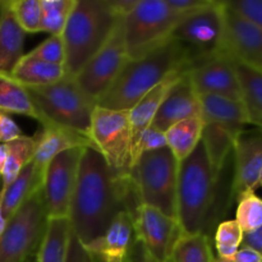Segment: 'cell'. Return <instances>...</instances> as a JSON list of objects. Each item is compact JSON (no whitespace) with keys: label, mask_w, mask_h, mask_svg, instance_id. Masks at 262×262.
<instances>
[{"label":"cell","mask_w":262,"mask_h":262,"mask_svg":"<svg viewBox=\"0 0 262 262\" xmlns=\"http://www.w3.org/2000/svg\"><path fill=\"white\" fill-rule=\"evenodd\" d=\"M0 112L32 118L42 123V115L38 112L27 89L12 77L0 74Z\"/></svg>","instance_id":"83f0119b"},{"label":"cell","mask_w":262,"mask_h":262,"mask_svg":"<svg viewBox=\"0 0 262 262\" xmlns=\"http://www.w3.org/2000/svg\"><path fill=\"white\" fill-rule=\"evenodd\" d=\"M234 152V178L232 193L237 199L241 193L255 191L262 170V129L238 133L233 145Z\"/></svg>","instance_id":"2e32d148"},{"label":"cell","mask_w":262,"mask_h":262,"mask_svg":"<svg viewBox=\"0 0 262 262\" xmlns=\"http://www.w3.org/2000/svg\"><path fill=\"white\" fill-rule=\"evenodd\" d=\"M83 148L86 147L71 148L59 154L46 168L42 181V196L48 220L69 217Z\"/></svg>","instance_id":"7c38bea8"},{"label":"cell","mask_w":262,"mask_h":262,"mask_svg":"<svg viewBox=\"0 0 262 262\" xmlns=\"http://www.w3.org/2000/svg\"><path fill=\"white\" fill-rule=\"evenodd\" d=\"M217 179L201 141L178 168L177 219L183 233H204L214 205Z\"/></svg>","instance_id":"277c9868"},{"label":"cell","mask_w":262,"mask_h":262,"mask_svg":"<svg viewBox=\"0 0 262 262\" xmlns=\"http://www.w3.org/2000/svg\"><path fill=\"white\" fill-rule=\"evenodd\" d=\"M238 206L235 211V222L242 229L243 234L258 229L262 225V199L255 191H247L237 197Z\"/></svg>","instance_id":"d6a6232c"},{"label":"cell","mask_w":262,"mask_h":262,"mask_svg":"<svg viewBox=\"0 0 262 262\" xmlns=\"http://www.w3.org/2000/svg\"><path fill=\"white\" fill-rule=\"evenodd\" d=\"M10 77L25 87L48 86L63 79L66 69L63 66L46 63L30 54H25Z\"/></svg>","instance_id":"484cf974"},{"label":"cell","mask_w":262,"mask_h":262,"mask_svg":"<svg viewBox=\"0 0 262 262\" xmlns=\"http://www.w3.org/2000/svg\"><path fill=\"white\" fill-rule=\"evenodd\" d=\"M91 256H92V255H91ZM92 262H101V261H100L97 257H95V256H92Z\"/></svg>","instance_id":"f907efd6"},{"label":"cell","mask_w":262,"mask_h":262,"mask_svg":"<svg viewBox=\"0 0 262 262\" xmlns=\"http://www.w3.org/2000/svg\"><path fill=\"white\" fill-rule=\"evenodd\" d=\"M30 262H36V258H32V260H31Z\"/></svg>","instance_id":"816d5d0a"},{"label":"cell","mask_w":262,"mask_h":262,"mask_svg":"<svg viewBox=\"0 0 262 262\" xmlns=\"http://www.w3.org/2000/svg\"><path fill=\"white\" fill-rule=\"evenodd\" d=\"M212 262H217V260H216V258H214V261H212Z\"/></svg>","instance_id":"f5cc1de1"},{"label":"cell","mask_w":262,"mask_h":262,"mask_svg":"<svg viewBox=\"0 0 262 262\" xmlns=\"http://www.w3.org/2000/svg\"><path fill=\"white\" fill-rule=\"evenodd\" d=\"M199 96L217 95L228 99L243 101L241 89L232 59L224 53L197 61L187 72Z\"/></svg>","instance_id":"9a60e30c"},{"label":"cell","mask_w":262,"mask_h":262,"mask_svg":"<svg viewBox=\"0 0 262 262\" xmlns=\"http://www.w3.org/2000/svg\"><path fill=\"white\" fill-rule=\"evenodd\" d=\"M43 174L30 161L20 170L17 178L3 192V215L8 220L18 211L20 206L32 196L35 192L42 188Z\"/></svg>","instance_id":"603a6c76"},{"label":"cell","mask_w":262,"mask_h":262,"mask_svg":"<svg viewBox=\"0 0 262 262\" xmlns=\"http://www.w3.org/2000/svg\"><path fill=\"white\" fill-rule=\"evenodd\" d=\"M5 4H7V0H0V19H2L3 17V13H4Z\"/></svg>","instance_id":"c3c4849f"},{"label":"cell","mask_w":262,"mask_h":262,"mask_svg":"<svg viewBox=\"0 0 262 262\" xmlns=\"http://www.w3.org/2000/svg\"><path fill=\"white\" fill-rule=\"evenodd\" d=\"M66 262H92V256L87 252L83 245L79 242L78 238L73 233V230H72L71 241H69Z\"/></svg>","instance_id":"60d3db41"},{"label":"cell","mask_w":262,"mask_h":262,"mask_svg":"<svg viewBox=\"0 0 262 262\" xmlns=\"http://www.w3.org/2000/svg\"><path fill=\"white\" fill-rule=\"evenodd\" d=\"M183 17L177 14L166 0H138L123 18L128 58L137 59L170 41L176 26Z\"/></svg>","instance_id":"52a82bcc"},{"label":"cell","mask_w":262,"mask_h":262,"mask_svg":"<svg viewBox=\"0 0 262 262\" xmlns=\"http://www.w3.org/2000/svg\"><path fill=\"white\" fill-rule=\"evenodd\" d=\"M41 32L49 36H61L76 0H40Z\"/></svg>","instance_id":"1f68e13d"},{"label":"cell","mask_w":262,"mask_h":262,"mask_svg":"<svg viewBox=\"0 0 262 262\" xmlns=\"http://www.w3.org/2000/svg\"><path fill=\"white\" fill-rule=\"evenodd\" d=\"M36 142H37L36 135L32 136V137H28V136L23 135L22 137L17 138V140L5 143L8 154L2 177V187H0V192L2 193L17 178L20 170L30 161H32L36 150Z\"/></svg>","instance_id":"f546056e"},{"label":"cell","mask_w":262,"mask_h":262,"mask_svg":"<svg viewBox=\"0 0 262 262\" xmlns=\"http://www.w3.org/2000/svg\"><path fill=\"white\" fill-rule=\"evenodd\" d=\"M36 137L37 142L32 161L42 174L45 173L50 161L64 151L77 147H91L96 150L89 137L56 125L41 127V129L36 132Z\"/></svg>","instance_id":"d6986e66"},{"label":"cell","mask_w":262,"mask_h":262,"mask_svg":"<svg viewBox=\"0 0 262 262\" xmlns=\"http://www.w3.org/2000/svg\"><path fill=\"white\" fill-rule=\"evenodd\" d=\"M169 7L183 18L211 7L215 0H166Z\"/></svg>","instance_id":"f35d334b"},{"label":"cell","mask_w":262,"mask_h":262,"mask_svg":"<svg viewBox=\"0 0 262 262\" xmlns=\"http://www.w3.org/2000/svg\"><path fill=\"white\" fill-rule=\"evenodd\" d=\"M7 146L4 143H0V182H2L3 177V170H4L5 161H7Z\"/></svg>","instance_id":"bcb514c9"},{"label":"cell","mask_w":262,"mask_h":262,"mask_svg":"<svg viewBox=\"0 0 262 262\" xmlns=\"http://www.w3.org/2000/svg\"><path fill=\"white\" fill-rule=\"evenodd\" d=\"M258 186H260L261 188H262V170H261V173H260V177H258Z\"/></svg>","instance_id":"681fc988"},{"label":"cell","mask_w":262,"mask_h":262,"mask_svg":"<svg viewBox=\"0 0 262 262\" xmlns=\"http://www.w3.org/2000/svg\"><path fill=\"white\" fill-rule=\"evenodd\" d=\"M197 115H201L199 95L189 81L188 73H184L164 97L151 125L165 132L171 125Z\"/></svg>","instance_id":"e0dca14e"},{"label":"cell","mask_w":262,"mask_h":262,"mask_svg":"<svg viewBox=\"0 0 262 262\" xmlns=\"http://www.w3.org/2000/svg\"><path fill=\"white\" fill-rule=\"evenodd\" d=\"M2 205H3V194L2 192H0V237L3 235V233H4L5 228H7V219L4 217V215H3V209H2Z\"/></svg>","instance_id":"7dc6e473"},{"label":"cell","mask_w":262,"mask_h":262,"mask_svg":"<svg viewBox=\"0 0 262 262\" xmlns=\"http://www.w3.org/2000/svg\"><path fill=\"white\" fill-rule=\"evenodd\" d=\"M178 168L179 163L168 147L143 154L130 170L138 202L177 219Z\"/></svg>","instance_id":"8992f818"},{"label":"cell","mask_w":262,"mask_h":262,"mask_svg":"<svg viewBox=\"0 0 262 262\" xmlns=\"http://www.w3.org/2000/svg\"><path fill=\"white\" fill-rule=\"evenodd\" d=\"M90 138L113 170L130 177L129 113L96 106L92 114Z\"/></svg>","instance_id":"30bf717a"},{"label":"cell","mask_w":262,"mask_h":262,"mask_svg":"<svg viewBox=\"0 0 262 262\" xmlns=\"http://www.w3.org/2000/svg\"><path fill=\"white\" fill-rule=\"evenodd\" d=\"M243 232L235 220H225L215 232V248L219 260L232 258L242 246Z\"/></svg>","instance_id":"836d02e7"},{"label":"cell","mask_w":262,"mask_h":262,"mask_svg":"<svg viewBox=\"0 0 262 262\" xmlns=\"http://www.w3.org/2000/svg\"><path fill=\"white\" fill-rule=\"evenodd\" d=\"M225 3L235 12L262 28V0H229Z\"/></svg>","instance_id":"74e56055"},{"label":"cell","mask_w":262,"mask_h":262,"mask_svg":"<svg viewBox=\"0 0 262 262\" xmlns=\"http://www.w3.org/2000/svg\"><path fill=\"white\" fill-rule=\"evenodd\" d=\"M125 262H159L150 255L147 250L143 247V245L135 239L129 252H128Z\"/></svg>","instance_id":"b9f144b4"},{"label":"cell","mask_w":262,"mask_h":262,"mask_svg":"<svg viewBox=\"0 0 262 262\" xmlns=\"http://www.w3.org/2000/svg\"><path fill=\"white\" fill-rule=\"evenodd\" d=\"M15 20L25 33L41 32V2L40 0H8Z\"/></svg>","instance_id":"e575fe53"},{"label":"cell","mask_w":262,"mask_h":262,"mask_svg":"<svg viewBox=\"0 0 262 262\" xmlns=\"http://www.w3.org/2000/svg\"><path fill=\"white\" fill-rule=\"evenodd\" d=\"M132 219L135 239L142 243L156 261L170 262L174 246L183 233L178 220L143 204L135 207Z\"/></svg>","instance_id":"4fadbf2b"},{"label":"cell","mask_w":262,"mask_h":262,"mask_svg":"<svg viewBox=\"0 0 262 262\" xmlns=\"http://www.w3.org/2000/svg\"><path fill=\"white\" fill-rule=\"evenodd\" d=\"M204 125L202 115H197L182 120L165 130L166 146L178 163H182L196 150L201 142Z\"/></svg>","instance_id":"d4e9b609"},{"label":"cell","mask_w":262,"mask_h":262,"mask_svg":"<svg viewBox=\"0 0 262 262\" xmlns=\"http://www.w3.org/2000/svg\"><path fill=\"white\" fill-rule=\"evenodd\" d=\"M232 63L239 79L243 101L250 113L251 124L262 129V69L253 68L235 59H232Z\"/></svg>","instance_id":"f1b7e54d"},{"label":"cell","mask_w":262,"mask_h":262,"mask_svg":"<svg viewBox=\"0 0 262 262\" xmlns=\"http://www.w3.org/2000/svg\"><path fill=\"white\" fill-rule=\"evenodd\" d=\"M191 66L189 54L181 45L169 41L147 55L129 59L110 89L97 100L96 106L129 112L158 84L173 74L186 73Z\"/></svg>","instance_id":"7a4b0ae2"},{"label":"cell","mask_w":262,"mask_h":262,"mask_svg":"<svg viewBox=\"0 0 262 262\" xmlns=\"http://www.w3.org/2000/svg\"><path fill=\"white\" fill-rule=\"evenodd\" d=\"M224 3L215 0L211 7L183 18L170 36L192 59V66L202 59L223 53ZM191 66V67H192Z\"/></svg>","instance_id":"9c48e42d"},{"label":"cell","mask_w":262,"mask_h":262,"mask_svg":"<svg viewBox=\"0 0 262 262\" xmlns=\"http://www.w3.org/2000/svg\"><path fill=\"white\" fill-rule=\"evenodd\" d=\"M135 242V228L132 214L127 210L120 211L113 219L101 237L83 246L90 255L105 258H127L128 252Z\"/></svg>","instance_id":"ac0fdd59"},{"label":"cell","mask_w":262,"mask_h":262,"mask_svg":"<svg viewBox=\"0 0 262 262\" xmlns=\"http://www.w3.org/2000/svg\"><path fill=\"white\" fill-rule=\"evenodd\" d=\"M25 31L15 20L7 0L0 19V74L3 76H12L14 68L25 55Z\"/></svg>","instance_id":"44dd1931"},{"label":"cell","mask_w":262,"mask_h":262,"mask_svg":"<svg viewBox=\"0 0 262 262\" xmlns=\"http://www.w3.org/2000/svg\"><path fill=\"white\" fill-rule=\"evenodd\" d=\"M214 258L206 233H182L173 248L170 262H212Z\"/></svg>","instance_id":"4dcf8cb0"},{"label":"cell","mask_w":262,"mask_h":262,"mask_svg":"<svg viewBox=\"0 0 262 262\" xmlns=\"http://www.w3.org/2000/svg\"><path fill=\"white\" fill-rule=\"evenodd\" d=\"M110 9L119 18H124L136 7L138 0H106Z\"/></svg>","instance_id":"ee69618b"},{"label":"cell","mask_w":262,"mask_h":262,"mask_svg":"<svg viewBox=\"0 0 262 262\" xmlns=\"http://www.w3.org/2000/svg\"><path fill=\"white\" fill-rule=\"evenodd\" d=\"M30 55L37 58L46 63L63 66L66 63V50L61 36H49L43 42H41L37 48L30 51Z\"/></svg>","instance_id":"8d00e7d4"},{"label":"cell","mask_w":262,"mask_h":262,"mask_svg":"<svg viewBox=\"0 0 262 262\" xmlns=\"http://www.w3.org/2000/svg\"><path fill=\"white\" fill-rule=\"evenodd\" d=\"M71 235L69 219L48 220L45 234L36 253V262H66Z\"/></svg>","instance_id":"4316f807"},{"label":"cell","mask_w":262,"mask_h":262,"mask_svg":"<svg viewBox=\"0 0 262 262\" xmlns=\"http://www.w3.org/2000/svg\"><path fill=\"white\" fill-rule=\"evenodd\" d=\"M242 247H247L256 251L262 257V225L253 232L243 234Z\"/></svg>","instance_id":"7bdbcfd3"},{"label":"cell","mask_w":262,"mask_h":262,"mask_svg":"<svg viewBox=\"0 0 262 262\" xmlns=\"http://www.w3.org/2000/svg\"><path fill=\"white\" fill-rule=\"evenodd\" d=\"M46 225L48 216L41 188L8 220L0 237V262H30L37 253Z\"/></svg>","instance_id":"ba28073f"},{"label":"cell","mask_w":262,"mask_h":262,"mask_svg":"<svg viewBox=\"0 0 262 262\" xmlns=\"http://www.w3.org/2000/svg\"><path fill=\"white\" fill-rule=\"evenodd\" d=\"M138 204L130 177L113 170L95 148H83L68 217L79 242L101 237L120 211L132 214Z\"/></svg>","instance_id":"6da1fadb"},{"label":"cell","mask_w":262,"mask_h":262,"mask_svg":"<svg viewBox=\"0 0 262 262\" xmlns=\"http://www.w3.org/2000/svg\"><path fill=\"white\" fill-rule=\"evenodd\" d=\"M187 73V72H186ZM184 73H176L166 78L165 81L161 82L160 84L151 90L145 97L140 100V102L135 105L129 110V123H130V150L132 146L137 142L140 136L142 135L143 130L147 129L154 122L156 113L163 102L164 97L166 96L170 87L173 86L174 82Z\"/></svg>","instance_id":"7402d4cb"},{"label":"cell","mask_w":262,"mask_h":262,"mask_svg":"<svg viewBox=\"0 0 262 262\" xmlns=\"http://www.w3.org/2000/svg\"><path fill=\"white\" fill-rule=\"evenodd\" d=\"M223 3V53L241 63L262 69V28Z\"/></svg>","instance_id":"5bb4252c"},{"label":"cell","mask_w":262,"mask_h":262,"mask_svg":"<svg viewBox=\"0 0 262 262\" xmlns=\"http://www.w3.org/2000/svg\"><path fill=\"white\" fill-rule=\"evenodd\" d=\"M23 132L19 125L7 113L0 112V143H8L22 137Z\"/></svg>","instance_id":"ab89813d"},{"label":"cell","mask_w":262,"mask_h":262,"mask_svg":"<svg viewBox=\"0 0 262 262\" xmlns=\"http://www.w3.org/2000/svg\"><path fill=\"white\" fill-rule=\"evenodd\" d=\"M164 147H168L166 146L165 132L150 125L147 129L143 130V133L140 136L137 142L132 146V150H130V168H133L136 161L143 154L160 150V148Z\"/></svg>","instance_id":"d590c367"},{"label":"cell","mask_w":262,"mask_h":262,"mask_svg":"<svg viewBox=\"0 0 262 262\" xmlns=\"http://www.w3.org/2000/svg\"><path fill=\"white\" fill-rule=\"evenodd\" d=\"M216 260L217 262H262V257L256 251L251 250V248L241 247L232 258H228V260L216 258Z\"/></svg>","instance_id":"f6af8a7d"},{"label":"cell","mask_w":262,"mask_h":262,"mask_svg":"<svg viewBox=\"0 0 262 262\" xmlns=\"http://www.w3.org/2000/svg\"><path fill=\"white\" fill-rule=\"evenodd\" d=\"M199 99L205 122L216 123L237 132L245 129V125L251 124L250 113L245 101L217 95H202Z\"/></svg>","instance_id":"ffe728a7"},{"label":"cell","mask_w":262,"mask_h":262,"mask_svg":"<svg viewBox=\"0 0 262 262\" xmlns=\"http://www.w3.org/2000/svg\"><path fill=\"white\" fill-rule=\"evenodd\" d=\"M26 89L42 115L41 127L56 125L90 138L96 102L82 91L74 78L66 76L48 86Z\"/></svg>","instance_id":"5b68a950"},{"label":"cell","mask_w":262,"mask_h":262,"mask_svg":"<svg viewBox=\"0 0 262 262\" xmlns=\"http://www.w3.org/2000/svg\"><path fill=\"white\" fill-rule=\"evenodd\" d=\"M120 18L106 0H76L61 33L66 50V76L76 77L105 45Z\"/></svg>","instance_id":"3957f363"},{"label":"cell","mask_w":262,"mask_h":262,"mask_svg":"<svg viewBox=\"0 0 262 262\" xmlns=\"http://www.w3.org/2000/svg\"><path fill=\"white\" fill-rule=\"evenodd\" d=\"M238 133L239 132L224 127V125L205 122L201 141L204 143L210 165H211L216 178H219L220 171L224 168L228 156L233 151V145H234Z\"/></svg>","instance_id":"cb8c5ba5"},{"label":"cell","mask_w":262,"mask_h":262,"mask_svg":"<svg viewBox=\"0 0 262 262\" xmlns=\"http://www.w3.org/2000/svg\"><path fill=\"white\" fill-rule=\"evenodd\" d=\"M128 60L129 58L125 49L123 18H120L105 45L73 78L82 91L97 102L110 89Z\"/></svg>","instance_id":"8fae6325"}]
</instances>
